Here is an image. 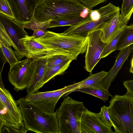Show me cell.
Returning a JSON list of instances; mask_svg holds the SVG:
<instances>
[{
	"instance_id": "obj_1",
	"label": "cell",
	"mask_w": 133,
	"mask_h": 133,
	"mask_svg": "<svg viewBox=\"0 0 133 133\" xmlns=\"http://www.w3.org/2000/svg\"><path fill=\"white\" fill-rule=\"evenodd\" d=\"M35 39L50 52L51 56L56 55H64L72 61L76 60L79 55L85 52L88 38L87 36L64 35L62 33L47 31L43 36Z\"/></svg>"
},
{
	"instance_id": "obj_2",
	"label": "cell",
	"mask_w": 133,
	"mask_h": 133,
	"mask_svg": "<svg viewBox=\"0 0 133 133\" xmlns=\"http://www.w3.org/2000/svg\"><path fill=\"white\" fill-rule=\"evenodd\" d=\"M87 8L78 0H41L34 17L42 22L70 20L80 16Z\"/></svg>"
},
{
	"instance_id": "obj_3",
	"label": "cell",
	"mask_w": 133,
	"mask_h": 133,
	"mask_svg": "<svg viewBox=\"0 0 133 133\" xmlns=\"http://www.w3.org/2000/svg\"><path fill=\"white\" fill-rule=\"evenodd\" d=\"M16 102L28 130L37 133H58V124L55 112L48 113L40 109L26 101L24 97Z\"/></svg>"
},
{
	"instance_id": "obj_4",
	"label": "cell",
	"mask_w": 133,
	"mask_h": 133,
	"mask_svg": "<svg viewBox=\"0 0 133 133\" xmlns=\"http://www.w3.org/2000/svg\"><path fill=\"white\" fill-rule=\"evenodd\" d=\"M108 110L114 133H133V96L126 94L111 97Z\"/></svg>"
},
{
	"instance_id": "obj_5",
	"label": "cell",
	"mask_w": 133,
	"mask_h": 133,
	"mask_svg": "<svg viewBox=\"0 0 133 133\" xmlns=\"http://www.w3.org/2000/svg\"><path fill=\"white\" fill-rule=\"evenodd\" d=\"M83 103L67 96L55 112L58 133H81V120L86 109Z\"/></svg>"
},
{
	"instance_id": "obj_6",
	"label": "cell",
	"mask_w": 133,
	"mask_h": 133,
	"mask_svg": "<svg viewBox=\"0 0 133 133\" xmlns=\"http://www.w3.org/2000/svg\"><path fill=\"white\" fill-rule=\"evenodd\" d=\"M76 83L57 90L46 91H38L32 94L27 95L25 100L35 107L50 113L54 112L56 104L61 97H66L76 89Z\"/></svg>"
},
{
	"instance_id": "obj_7",
	"label": "cell",
	"mask_w": 133,
	"mask_h": 133,
	"mask_svg": "<svg viewBox=\"0 0 133 133\" xmlns=\"http://www.w3.org/2000/svg\"><path fill=\"white\" fill-rule=\"evenodd\" d=\"M35 65L33 59L27 58L18 61L10 66L8 79L17 92L25 89L33 81Z\"/></svg>"
},
{
	"instance_id": "obj_8",
	"label": "cell",
	"mask_w": 133,
	"mask_h": 133,
	"mask_svg": "<svg viewBox=\"0 0 133 133\" xmlns=\"http://www.w3.org/2000/svg\"><path fill=\"white\" fill-rule=\"evenodd\" d=\"M0 25L13 43L15 51L19 61L25 56L24 48L20 40L28 35L24 29V24L0 12Z\"/></svg>"
},
{
	"instance_id": "obj_9",
	"label": "cell",
	"mask_w": 133,
	"mask_h": 133,
	"mask_svg": "<svg viewBox=\"0 0 133 133\" xmlns=\"http://www.w3.org/2000/svg\"><path fill=\"white\" fill-rule=\"evenodd\" d=\"M120 10L119 7L116 6L112 3L108 9L99 20H94L89 14L86 17L70 26L69 28L62 34L64 35H77L87 36L88 32L108 22Z\"/></svg>"
},
{
	"instance_id": "obj_10",
	"label": "cell",
	"mask_w": 133,
	"mask_h": 133,
	"mask_svg": "<svg viewBox=\"0 0 133 133\" xmlns=\"http://www.w3.org/2000/svg\"><path fill=\"white\" fill-rule=\"evenodd\" d=\"M100 26L90 31L87 36L88 40L85 51L84 68L90 73L92 72L95 66L101 59L103 48L107 44L101 39Z\"/></svg>"
},
{
	"instance_id": "obj_11",
	"label": "cell",
	"mask_w": 133,
	"mask_h": 133,
	"mask_svg": "<svg viewBox=\"0 0 133 133\" xmlns=\"http://www.w3.org/2000/svg\"><path fill=\"white\" fill-rule=\"evenodd\" d=\"M0 114L6 122L11 124L22 123L21 110L9 90L0 87Z\"/></svg>"
},
{
	"instance_id": "obj_12",
	"label": "cell",
	"mask_w": 133,
	"mask_h": 133,
	"mask_svg": "<svg viewBox=\"0 0 133 133\" xmlns=\"http://www.w3.org/2000/svg\"><path fill=\"white\" fill-rule=\"evenodd\" d=\"M120 10L111 19L100 26V37L105 43L109 42L127 25L133 11L124 16L120 14Z\"/></svg>"
},
{
	"instance_id": "obj_13",
	"label": "cell",
	"mask_w": 133,
	"mask_h": 133,
	"mask_svg": "<svg viewBox=\"0 0 133 133\" xmlns=\"http://www.w3.org/2000/svg\"><path fill=\"white\" fill-rule=\"evenodd\" d=\"M41 0H8L16 22L22 24L30 22Z\"/></svg>"
},
{
	"instance_id": "obj_14",
	"label": "cell",
	"mask_w": 133,
	"mask_h": 133,
	"mask_svg": "<svg viewBox=\"0 0 133 133\" xmlns=\"http://www.w3.org/2000/svg\"><path fill=\"white\" fill-rule=\"evenodd\" d=\"M81 133H114L109 127L103 123L97 114L86 108L81 120Z\"/></svg>"
},
{
	"instance_id": "obj_15",
	"label": "cell",
	"mask_w": 133,
	"mask_h": 133,
	"mask_svg": "<svg viewBox=\"0 0 133 133\" xmlns=\"http://www.w3.org/2000/svg\"><path fill=\"white\" fill-rule=\"evenodd\" d=\"M20 41L24 48L25 57L27 58H48L51 56L50 52L32 36L28 35Z\"/></svg>"
},
{
	"instance_id": "obj_16",
	"label": "cell",
	"mask_w": 133,
	"mask_h": 133,
	"mask_svg": "<svg viewBox=\"0 0 133 133\" xmlns=\"http://www.w3.org/2000/svg\"><path fill=\"white\" fill-rule=\"evenodd\" d=\"M133 44L119 50L116 57L114 65L107 72V75L103 81L102 84L105 89H108L124 63L133 52Z\"/></svg>"
},
{
	"instance_id": "obj_17",
	"label": "cell",
	"mask_w": 133,
	"mask_h": 133,
	"mask_svg": "<svg viewBox=\"0 0 133 133\" xmlns=\"http://www.w3.org/2000/svg\"><path fill=\"white\" fill-rule=\"evenodd\" d=\"M33 59L35 64V76L31 84L25 89L28 95L34 94L37 91V87L48 70L47 58Z\"/></svg>"
},
{
	"instance_id": "obj_18",
	"label": "cell",
	"mask_w": 133,
	"mask_h": 133,
	"mask_svg": "<svg viewBox=\"0 0 133 133\" xmlns=\"http://www.w3.org/2000/svg\"><path fill=\"white\" fill-rule=\"evenodd\" d=\"M11 46L14 48L11 41L0 25V47L10 66L19 61Z\"/></svg>"
},
{
	"instance_id": "obj_19",
	"label": "cell",
	"mask_w": 133,
	"mask_h": 133,
	"mask_svg": "<svg viewBox=\"0 0 133 133\" xmlns=\"http://www.w3.org/2000/svg\"><path fill=\"white\" fill-rule=\"evenodd\" d=\"M107 74V72L102 71L96 74L91 73L85 79L76 83L77 90L89 87L103 88V81Z\"/></svg>"
},
{
	"instance_id": "obj_20",
	"label": "cell",
	"mask_w": 133,
	"mask_h": 133,
	"mask_svg": "<svg viewBox=\"0 0 133 133\" xmlns=\"http://www.w3.org/2000/svg\"><path fill=\"white\" fill-rule=\"evenodd\" d=\"M72 61L70 59H68L48 70L43 79L39 84L37 88V91L51 79L56 76L63 74L69 67Z\"/></svg>"
},
{
	"instance_id": "obj_21",
	"label": "cell",
	"mask_w": 133,
	"mask_h": 133,
	"mask_svg": "<svg viewBox=\"0 0 133 133\" xmlns=\"http://www.w3.org/2000/svg\"><path fill=\"white\" fill-rule=\"evenodd\" d=\"M133 44V24L126 25L122 30L116 45V50H120Z\"/></svg>"
},
{
	"instance_id": "obj_22",
	"label": "cell",
	"mask_w": 133,
	"mask_h": 133,
	"mask_svg": "<svg viewBox=\"0 0 133 133\" xmlns=\"http://www.w3.org/2000/svg\"><path fill=\"white\" fill-rule=\"evenodd\" d=\"M91 95L99 98L105 102L109 100V97L112 95L109 92L108 89H105L104 87H89L76 90Z\"/></svg>"
},
{
	"instance_id": "obj_23",
	"label": "cell",
	"mask_w": 133,
	"mask_h": 133,
	"mask_svg": "<svg viewBox=\"0 0 133 133\" xmlns=\"http://www.w3.org/2000/svg\"><path fill=\"white\" fill-rule=\"evenodd\" d=\"M28 131L23 121L21 123L17 124H12L6 121L2 129L1 133H26Z\"/></svg>"
},
{
	"instance_id": "obj_24",
	"label": "cell",
	"mask_w": 133,
	"mask_h": 133,
	"mask_svg": "<svg viewBox=\"0 0 133 133\" xmlns=\"http://www.w3.org/2000/svg\"><path fill=\"white\" fill-rule=\"evenodd\" d=\"M51 21L46 22H40L36 20L34 17L30 22L24 24V28L33 31L41 30L46 32L47 29L49 28Z\"/></svg>"
},
{
	"instance_id": "obj_25",
	"label": "cell",
	"mask_w": 133,
	"mask_h": 133,
	"mask_svg": "<svg viewBox=\"0 0 133 133\" xmlns=\"http://www.w3.org/2000/svg\"><path fill=\"white\" fill-rule=\"evenodd\" d=\"M122 30L109 42L107 43L102 52L101 59L106 57L112 52L116 50L117 43L122 33Z\"/></svg>"
},
{
	"instance_id": "obj_26",
	"label": "cell",
	"mask_w": 133,
	"mask_h": 133,
	"mask_svg": "<svg viewBox=\"0 0 133 133\" xmlns=\"http://www.w3.org/2000/svg\"><path fill=\"white\" fill-rule=\"evenodd\" d=\"M69 59H71L68 56L63 54L55 55L48 58L47 61L48 70Z\"/></svg>"
},
{
	"instance_id": "obj_27",
	"label": "cell",
	"mask_w": 133,
	"mask_h": 133,
	"mask_svg": "<svg viewBox=\"0 0 133 133\" xmlns=\"http://www.w3.org/2000/svg\"><path fill=\"white\" fill-rule=\"evenodd\" d=\"M84 18L81 16L68 20L51 21L49 28L66 26H71L80 21Z\"/></svg>"
},
{
	"instance_id": "obj_28",
	"label": "cell",
	"mask_w": 133,
	"mask_h": 133,
	"mask_svg": "<svg viewBox=\"0 0 133 133\" xmlns=\"http://www.w3.org/2000/svg\"><path fill=\"white\" fill-rule=\"evenodd\" d=\"M97 114L98 118L103 123L109 127L112 126L109 116L108 107L104 105L101 108L100 112Z\"/></svg>"
},
{
	"instance_id": "obj_29",
	"label": "cell",
	"mask_w": 133,
	"mask_h": 133,
	"mask_svg": "<svg viewBox=\"0 0 133 133\" xmlns=\"http://www.w3.org/2000/svg\"><path fill=\"white\" fill-rule=\"evenodd\" d=\"M0 12L14 19V16L8 0H0Z\"/></svg>"
},
{
	"instance_id": "obj_30",
	"label": "cell",
	"mask_w": 133,
	"mask_h": 133,
	"mask_svg": "<svg viewBox=\"0 0 133 133\" xmlns=\"http://www.w3.org/2000/svg\"><path fill=\"white\" fill-rule=\"evenodd\" d=\"M120 10L121 14L124 16L133 11V0H123Z\"/></svg>"
},
{
	"instance_id": "obj_31",
	"label": "cell",
	"mask_w": 133,
	"mask_h": 133,
	"mask_svg": "<svg viewBox=\"0 0 133 133\" xmlns=\"http://www.w3.org/2000/svg\"><path fill=\"white\" fill-rule=\"evenodd\" d=\"M87 8L92 9L97 5L104 3L108 0H78Z\"/></svg>"
},
{
	"instance_id": "obj_32",
	"label": "cell",
	"mask_w": 133,
	"mask_h": 133,
	"mask_svg": "<svg viewBox=\"0 0 133 133\" xmlns=\"http://www.w3.org/2000/svg\"><path fill=\"white\" fill-rule=\"evenodd\" d=\"M7 62V59L0 47V87L3 89L5 88L3 82L1 73L4 64Z\"/></svg>"
},
{
	"instance_id": "obj_33",
	"label": "cell",
	"mask_w": 133,
	"mask_h": 133,
	"mask_svg": "<svg viewBox=\"0 0 133 133\" xmlns=\"http://www.w3.org/2000/svg\"><path fill=\"white\" fill-rule=\"evenodd\" d=\"M123 84L127 89V92L126 94L133 96V80L125 81L123 82Z\"/></svg>"
},
{
	"instance_id": "obj_34",
	"label": "cell",
	"mask_w": 133,
	"mask_h": 133,
	"mask_svg": "<svg viewBox=\"0 0 133 133\" xmlns=\"http://www.w3.org/2000/svg\"><path fill=\"white\" fill-rule=\"evenodd\" d=\"M34 32L32 36L35 39H37L43 36L46 34L43 31L37 30L34 31Z\"/></svg>"
},
{
	"instance_id": "obj_35",
	"label": "cell",
	"mask_w": 133,
	"mask_h": 133,
	"mask_svg": "<svg viewBox=\"0 0 133 133\" xmlns=\"http://www.w3.org/2000/svg\"><path fill=\"white\" fill-rule=\"evenodd\" d=\"M6 121L2 117L0 114V133H1L2 129Z\"/></svg>"
},
{
	"instance_id": "obj_36",
	"label": "cell",
	"mask_w": 133,
	"mask_h": 133,
	"mask_svg": "<svg viewBox=\"0 0 133 133\" xmlns=\"http://www.w3.org/2000/svg\"><path fill=\"white\" fill-rule=\"evenodd\" d=\"M131 66L129 69V72L132 74L133 73V56H132L130 62Z\"/></svg>"
}]
</instances>
